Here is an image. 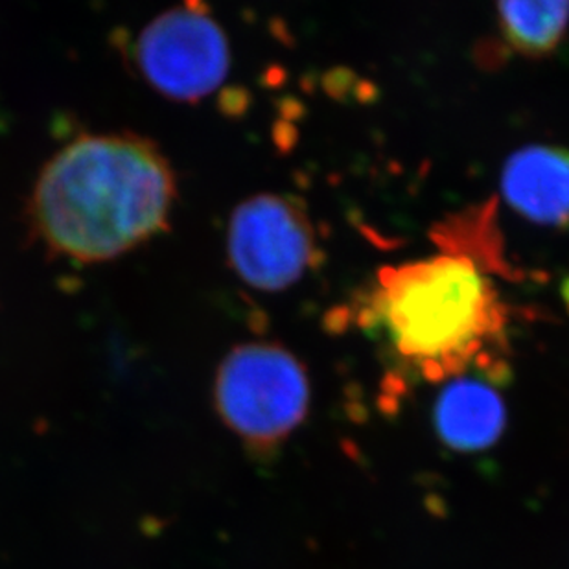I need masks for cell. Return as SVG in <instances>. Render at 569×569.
<instances>
[{
  "label": "cell",
  "instance_id": "6da1fadb",
  "mask_svg": "<svg viewBox=\"0 0 569 569\" xmlns=\"http://www.w3.org/2000/svg\"><path fill=\"white\" fill-rule=\"evenodd\" d=\"M176 196L172 164L153 140L86 133L47 161L28 216L52 253L103 262L164 231Z\"/></svg>",
  "mask_w": 569,
  "mask_h": 569
},
{
  "label": "cell",
  "instance_id": "8992f818",
  "mask_svg": "<svg viewBox=\"0 0 569 569\" xmlns=\"http://www.w3.org/2000/svg\"><path fill=\"white\" fill-rule=\"evenodd\" d=\"M501 187L520 214L546 226L569 223V151L535 146L516 151Z\"/></svg>",
  "mask_w": 569,
  "mask_h": 569
},
{
  "label": "cell",
  "instance_id": "7a4b0ae2",
  "mask_svg": "<svg viewBox=\"0 0 569 569\" xmlns=\"http://www.w3.org/2000/svg\"><path fill=\"white\" fill-rule=\"evenodd\" d=\"M372 313L398 358L430 381L462 375L503 325L489 279L450 254L383 269Z\"/></svg>",
  "mask_w": 569,
  "mask_h": 569
},
{
  "label": "cell",
  "instance_id": "ba28073f",
  "mask_svg": "<svg viewBox=\"0 0 569 569\" xmlns=\"http://www.w3.org/2000/svg\"><path fill=\"white\" fill-rule=\"evenodd\" d=\"M498 10L509 43L527 56L557 49L569 24V2H501Z\"/></svg>",
  "mask_w": 569,
  "mask_h": 569
},
{
  "label": "cell",
  "instance_id": "52a82bcc",
  "mask_svg": "<svg viewBox=\"0 0 569 569\" xmlns=\"http://www.w3.org/2000/svg\"><path fill=\"white\" fill-rule=\"evenodd\" d=\"M437 436L442 445L461 453L489 450L507 426L506 403L487 381L457 378L437 398Z\"/></svg>",
  "mask_w": 569,
  "mask_h": 569
},
{
  "label": "cell",
  "instance_id": "277c9868",
  "mask_svg": "<svg viewBox=\"0 0 569 569\" xmlns=\"http://www.w3.org/2000/svg\"><path fill=\"white\" fill-rule=\"evenodd\" d=\"M137 61L157 91L196 102L226 80L231 52L226 32L201 4H183L157 16L140 32Z\"/></svg>",
  "mask_w": 569,
  "mask_h": 569
},
{
  "label": "cell",
  "instance_id": "3957f363",
  "mask_svg": "<svg viewBox=\"0 0 569 569\" xmlns=\"http://www.w3.org/2000/svg\"><path fill=\"white\" fill-rule=\"evenodd\" d=\"M214 403L251 456L271 459L307 419L310 383L305 367L279 345H240L220 363Z\"/></svg>",
  "mask_w": 569,
  "mask_h": 569
},
{
  "label": "cell",
  "instance_id": "5b68a950",
  "mask_svg": "<svg viewBox=\"0 0 569 569\" xmlns=\"http://www.w3.org/2000/svg\"><path fill=\"white\" fill-rule=\"evenodd\" d=\"M313 251L307 214L288 198L260 193L243 201L231 218L232 268L258 290H284L301 279Z\"/></svg>",
  "mask_w": 569,
  "mask_h": 569
}]
</instances>
